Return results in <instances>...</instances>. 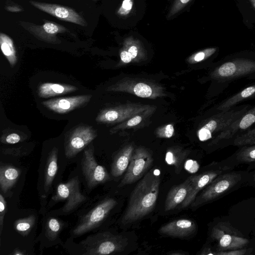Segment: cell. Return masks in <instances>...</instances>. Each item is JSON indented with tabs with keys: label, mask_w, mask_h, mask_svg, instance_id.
Segmentation results:
<instances>
[{
	"label": "cell",
	"mask_w": 255,
	"mask_h": 255,
	"mask_svg": "<svg viewBox=\"0 0 255 255\" xmlns=\"http://www.w3.org/2000/svg\"><path fill=\"white\" fill-rule=\"evenodd\" d=\"M213 94H222L237 80H255V54L241 53L228 56L215 64L210 74Z\"/></svg>",
	"instance_id": "obj_1"
},
{
	"label": "cell",
	"mask_w": 255,
	"mask_h": 255,
	"mask_svg": "<svg viewBox=\"0 0 255 255\" xmlns=\"http://www.w3.org/2000/svg\"><path fill=\"white\" fill-rule=\"evenodd\" d=\"M160 181L158 170L153 168L145 174L130 195L122 218L123 224L138 221L153 210L157 201Z\"/></svg>",
	"instance_id": "obj_2"
},
{
	"label": "cell",
	"mask_w": 255,
	"mask_h": 255,
	"mask_svg": "<svg viewBox=\"0 0 255 255\" xmlns=\"http://www.w3.org/2000/svg\"><path fill=\"white\" fill-rule=\"evenodd\" d=\"M249 171H235L225 172L212 181L204 188L191 203L196 207L215 201L246 184Z\"/></svg>",
	"instance_id": "obj_3"
},
{
	"label": "cell",
	"mask_w": 255,
	"mask_h": 255,
	"mask_svg": "<svg viewBox=\"0 0 255 255\" xmlns=\"http://www.w3.org/2000/svg\"><path fill=\"white\" fill-rule=\"evenodd\" d=\"M252 106L247 104L239 105L228 110L214 113L198 130L199 140L205 141L213 139Z\"/></svg>",
	"instance_id": "obj_4"
},
{
	"label": "cell",
	"mask_w": 255,
	"mask_h": 255,
	"mask_svg": "<svg viewBox=\"0 0 255 255\" xmlns=\"http://www.w3.org/2000/svg\"><path fill=\"white\" fill-rule=\"evenodd\" d=\"M80 243L85 251L83 254L88 255L116 254L123 251L127 245L125 238L109 232L91 235Z\"/></svg>",
	"instance_id": "obj_5"
},
{
	"label": "cell",
	"mask_w": 255,
	"mask_h": 255,
	"mask_svg": "<svg viewBox=\"0 0 255 255\" xmlns=\"http://www.w3.org/2000/svg\"><path fill=\"white\" fill-rule=\"evenodd\" d=\"M255 125V105L211 140L209 146L213 150L232 145L235 138Z\"/></svg>",
	"instance_id": "obj_6"
},
{
	"label": "cell",
	"mask_w": 255,
	"mask_h": 255,
	"mask_svg": "<svg viewBox=\"0 0 255 255\" xmlns=\"http://www.w3.org/2000/svg\"><path fill=\"white\" fill-rule=\"evenodd\" d=\"M211 239L217 243L216 252L246 248L249 241L229 223L220 222L212 229Z\"/></svg>",
	"instance_id": "obj_7"
},
{
	"label": "cell",
	"mask_w": 255,
	"mask_h": 255,
	"mask_svg": "<svg viewBox=\"0 0 255 255\" xmlns=\"http://www.w3.org/2000/svg\"><path fill=\"white\" fill-rule=\"evenodd\" d=\"M117 202L112 198L103 200L88 213L83 216L73 229L74 236H80L96 228L104 221Z\"/></svg>",
	"instance_id": "obj_8"
},
{
	"label": "cell",
	"mask_w": 255,
	"mask_h": 255,
	"mask_svg": "<svg viewBox=\"0 0 255 255\" xmlns=\"http://www.w3.org/2000/svg\"><path fill=\"white\" fill-rule=\"evenodd\" d=\"M52 199L55 201H66L61 212L67 214L74 211L84 202L87 200V197L82 194L79 179L76 176L65 183L60 184Z\"/></svg>",
	"instance_id": "obj_9"
},
{
	"label": "cell",
	"mask_w": 255,
	"mask_h": 255,
	"mask_svg": "<svg viewBox=\"0 0 255 255\" xmlns=\"http://www.w3.org/2000/svg\"><path fill=\"white\" fill-rule=\"evenodd\" d=\"M81 166L87 186L90 189L110 179V176L106 168L97 162L94 155L93 146L85 150Z\"/></svg>",
	"instance_id": "obj_10"
},
{
	"label": "cell",
	"mask_w": 255,
	"mask_h": 255,
	"mask_svg": "<svg viewBox=\"0 0 255 255\" xmlns=\"http://www.w3.org/2000/svg\"><path fill=\"white\" fill-rule=\"evenodd\" d=\"M97 136L94 128L89 125H80L70 132L66 139L65 154L70 158L76 156Z\"/></svg>",
	"instance_id": "obj_11"
},
{
	"label": "cell",
	"mask_w": 255,
	"mask_h": 255,
	"mask_svg": "<svg viewBox=\"0 0 255 255\" xmlns=\"http://www.w3.org/2000/svg\"><path fill=\"white\" fill-rule=\"evenodd\" d=\"M153 159L148 152L141 149L132 154L128 166L119 187L132 184L140 179L149 168Z\"/></svg>",
	"instance_id": "obj_12"
},
{
	"label": "cell",
	"mask_w": 255,
	"mask_h": 255,
	"mask_svg": "<svg viewBox=\"0 0 255 255\" xmlns=\"http://www.w3.org/2000/svg\"><path fill=\"white\" fill-rule=\"evenodd\" d=\"M19 24L37 39L51 44L60 43L57 34L68 31L65 26L53 21H47L42 25L20 21Z\"/></svg>",
	"instance_id": "obj_13"
},
{
	"label": "cell",
	"mask_w": 255,
	"mask_h": 255,
	"mask_svg": "<svg viewBox=\"0 0 255 255\" xmlns=\"http://www.w3.org/2000/svg\"><path fill=\"white\" fill-rule=\"evenodd\" d=\"M29 3L35 8L51 15L61 20L71 22L82 26L88 24L85 19L74 9L55 3L30 0Z\"/></svg>",
	"instance_id": "obj_14"
},
{
	"label": "cell",
	"mask_w": 255,
	"mask_h": 255,
	"mask_svg": "<svg viewBox=\"0 0 255 255\" xmlns=\"http://www.w3.org/2000/svg\"><path fill=\"white\" fill-rule=\"evenodd\" d=\"M92 97L91 95H84L61 97L43 101L42 104L55 113L64 114L85 106Z\"/></svg>",
	"instance_id": "obj_15"
},
{
	"label": "cell",
	"mask_w": 255,
	"mask_h": 255,
	"mask_svg": "<svg viewBox=\"0 0 255 255\" xmlns=\"http://www.w3.org/2000/svg\"><path fill=\"white\" fill-rule=\"evenodd\" d=\"M196 230V225L192 220L181 219L172 221L162 226L158 233L165 236L184 238L193 234Z\"/></svg>",
	"instance_id": "obj_16"
},
{
	"label": "cell",
	"mask_w": 255,
	"mask_h": 255,
	"mask_svg": "<svg viewBox=\"0 0 255 255\" xmlns=\"http://www.w3.org/2000/svg\"><path fill=\"white\" fill-rule=\"evenodd\" d=\"M255 99V82L222 100L215 106L213 111L214 113L226 111L241 103Z\"/></svg>",
	"instance_id": "obj_17"
},
{
	"label": "cell",
	"mask_w": 255,
	"mask_h": 255,
	"mask_svg": "<svg viewBox=\"0 0 255 255\" xmlns=\"http://www.w3.org/2000/svg\"><path fill=\"white\" fill-rule=\"evenodd\" d=\"M191 185V181L189 177L183 182L172 187L168 192L164 205L165 211H169L175 208L182 203L188 195Z\"/></svg>",
	"instance_id": "obj_18"
},
{
	"label": "cell",
	"mask_w": 255,
	"mask_h": 255,
	"mask_svg": "<svg viewBox=\"0 0 255 255\" xmlns=\"http://www.w3.org/2000/svg\"><path fill=\"white\" fill-rule=\"evenodd\" d=\"M78 90V88L73 85L46 82L39 86L38 95L42 98H48L66 94Z\"/></svg>",
	"instance_id": "obj_19"
},
{
	"label": "cell",
	"mask_w": 255,
	"mask_h": 255,
	"mask_svg": "<svg viewBox=\"0 0 255 255\" xmlns=\"http://www.w3.org/2000/svg\"><path fill=\"white\" fill-rule=\"evenodd\" d=\"M21 174L19 168L8 165L0 167V187L5 193L11 189L17 182Z\"/></svg>",
	"instance_id": "obj_20"
},
{
	"label": "cell",
	"mask_w": 255,
	"mask_h": 255,
	"mask_svg": "<svg viewBox=\"0 0 255 255\" xmlns=\"http://www.w3.org/2000/svg\"><path fill=\"white\" fill-rule=\"evenodd\" d=\"M58 148L54 147L47 157L44 177V187L46 192L49 191L58 169Z\"/></svg>",
	"instance_id": "obj_21"
},
{
	"label": "cell",
	"mask_w": 255,
	"mask_h": 255,
	"mask_svg": "<svg viewBox=\"0 0 255 255\" xmlns=\"http://www.w3.org/2000/svg\"><path fill=\"white\" fill-rule=\"evenodd\" d=\"M132 154V148L127 147L114 159L111 166V174L115 177L121 176L127 169Z\"/></svg>",
	"instance_id": "obj_22"
},
{
	"label": "cell",
	"mask_w": 255,
	"mask_h": 255,
	"mask_svg": "<svg viewBox=\"0 0 255 255\" xmlns=\"http://www.w3.org/2000/svg\"><path fill=\"white\" fill-rule=\"evenodd\" d=\"M232 155L238 165L249 164L248 171L255 166V144L239 146Z\"/></svg>",
	"instance_id": "obj_23"
},
{
	"label": "cell",
	"mask_w": 255,
	"mask_h": 255,
	"mask_svg": "<svg viewBox=\"0 0 255 255\" xmlns=\"http://www.w3.org/2000/svg\"><path fill=\"white\" fill-rule=\"evenodd\" d=\"M0 45L2 54L6 58L10 66L13 67L17 62V58L12 39L7 35L1 32Z\"/></svg>",
	"instance_id": "obj_24"
},
{
	"label": "cell",
	"mask_w": 255,
	"mask_h": 255,
	"mask_svg": "<svg viewBox=\"0 0 255 255\" xmlns=\"http://www.w3.org/2000/svg\"><path fill=\"white\" fill-rule=\"evenodd\" d=\"M36 221L35 216L31 215L29 216L19 219L14 223L15 231L23 236H26L30 232Z\"/></svg>",
	"instance_id": "obj_25"
},
{
	"label": "cell",
	"mask_w": 255,
	"mask_h": 255,
	"mask_svg": "<svg viewBox=\"0 0 255 255\" xmlns=\"http://www.w3.org/2000/svg\"><path fill=\"white\" fill-rule=\"evenodd\" d=\"M255 144V125L248 130L237 136L232 146H241Z\"/></svg>",
	"instance_id": "obj_26"
},
{
	"label": "cell",
	"mask_w": 255,
	"mask_h": 255,
	"mask_svg": "<svg viewBox=\"0 0 255 255\" xmlns=\"http://www.w3.org/2000/svg\"><path fill=\"white\" fill-rule=\"evenodd\" d=\"M46 234L50 239H55L62 229V224L55 218H49L46 223Z\"/></svg>",
	"instance_id": "obj_27"
},
{
	"label": "cell",
	"mask_w": 255,
	"mask_h": 255,
	"mask_svg": "<svg viewBox=\"0 0 255 255\" xmlns=\"http://www.w3.org/2000/svg\"><path fill=\"white\" fill-rule=\"evenodd\" d=\"M185 158V156L182 154L177 155L171 151H168L166 153L165 161L168 164L173 165L175 172L179 174L182 169Z\"/></svg>",
	"instance_id": "obj_28"
},
{
	"label": "cell",
	"mask_w": 255,
	"mask_h": 255,
	"mask_svg": "<svg viewBox=\"0 0 255 255\" xmlns=\"http://www.w3.org/2000/svg\"><path fill=\"white\" fill-rule=\"evenodd\" d=\"M133 91L136 96L141 98L149 97L152 94V89L150 87L142 83L136 84L133 88Z\"/></svg>",
	"instance_id": "obj_29"
},
{
	"label": "cell",
	"mask_w": 255,
	"mask_h": 255,
	"mask_svg": "<svg viewBox=\"0 0 255 255\" xmlns=\"http://www.w3.org/2000/svg\"><path fill=\"white\" fill-rule=\"evenodd\" d=\"M252 248H242L233 250L216 252L215 255H247L252 253Z\"/></svg>",
	"instance_id": "obj_30"
},
{
	"label": "cell",
	"mask_w": 255,
	"mask_h": 255,
	"mask_svg": "<svg viewBox=\"0 0 255 255\" xmlns=\"http://www.w3.org/2000/svg\"><path fill=\"white\" fill-rule=\"evenodd\" d=\"M23 138L17 133H10L5 136H2L1 137V142L6 144H15L21 141Z\"/></svg>",
	"instance_id": "obj_31"
},
{
	"label": "cell",
	"mask_w": 255,
	"mask_h": 255,
	"mask_svg": "<svg viewBox=\"0 0 255 255\" xmlns=\"http://www.w3.org/2000/svg\"><path fill=\"white\" fill-rule=\"evenodd\" d=\"M2 152L14 156H25L28 153L27 150L22 147L3 149Z\"/></svg>",
	"instance_id": "obj_32"
},
{
	"label": "cell",
	"mask_w": 255,
	"mask_h": 255,
	"mask_svg": "<svg viewBox=\"0 0 255 255\" xmlns=\"http://www.w3.org/2000/svg\"><path fill=\"white\" fill-rule=\"evenodd\" d=\"M191 0H176L174 2L168 15L170 17L179 12Z\"/></svg>",
	"instance_id": "obj_33"
},
{
	"label": "cell",
	"mask_w": 255,
	"mask_h": 255,
	"mask_svg": "<svg viewBox=\"0 0 255 255\" xmlns=\"http://www.w3.org/2000/svg\"><path fill=\"white\" fill-rule=\"evenodd\" d=\"M6 209V203L4 197L1 194H0V233H1L4 217Z\"/></svg>",
	"instance_id": "obj_34"
},
{
	"label": "cell",
	"mask_w": 255,
	"mask_h": 255,
	"mask_svg": "<svg viewBox=\"0 0 255 255\" xmlns=\"http://www.w3.org/2000/svg\"><path fill=\"white\" fill-rule=\"evenodd\" d=\"M251 170L252 171H249L248 178L246 185L255 187V166Z\"/></svg>",
	"instance_id": "obj_35"
},
{
	"label": "cell",
	"mask_w": 255,
	"mask_h": 255,
	"mask_svg": "<svg viewBox=\"0 0 255 255\" xmlns=\"http://www.w3.org/2000/svg\"><path fill=\"white\" fill-rule=\"evenodd\" d=\"M4 8L6 10L12 12H19L23 10L21 6L16 4L6 5Z\"/></svg>",
	"instance_id": "obj_36"
},
{
	"label": "cell",
	"mask_w": 255,
	"mask_h": 255,
	"mask_svg": "<svg viewBox=\"0 0 255 255\" xmlns=\"http://www.w3.org/2000/svg\"><path fill=\"white\" fill-rule=\"evenodd\" d=\"M121 58L123 62L129 63L131 61L132 57L128 52L123 51L121 53Z\"/></svg>",
	"instance_id": "obj_37"
},
{
	"label": "cell",
	"mask_w": 255,
	"mask_h": 255,
	"mask_svg": "<svg viewBox=\"0 0 255 255\" xmlns=\"http://www.w3.org/2000/svg\"><path fill=\"white\" fill-rule=\"evenodd\" d=\"M142 119L140 116H135L134 118L130 119L128 122V125L130 127L138 125L141 121Z\"/></svg>",
	"instance_id": "obj_38"
},
{
	"label": "cell",
	"mask_w": 255,
	"mask_h": 255,
	"mask_svg": "<svg viewBox=\"0 0 255 255\" xmlns=\"http://www.w3.org/2000/svg\"><path fill=\"white\" fill-rule=\"evenodd\" d=\"M174 132V128L171 125H168L166 126L164 131V135L167 138L171 137Z\"/></svg>",
	"instance_id": "obj_39"
},
{
	"label": "cell",
	"mask_w": 255,
	"mask_h": 255,
	"mask_svg": "<svg viewBox=\"0 0 255 255\" xmlns=\"http://www.w3.org/2000/svg\"><path fill=\"white\" fill-rule=\"evenodd\" d=\"M132 6V2L131 0H124L123 2L122 7L123 9L129 11Z\"/></svg>",
	"instance_id": "obj_40"
},
{
	"label": "cell",
	"mask_w": 255,
	"mask_h": 255,
	"mask_svg": "<svg viewBox=\"0 0 255 255\" xmlns=\"http://www.w3.org/2000/svg\"><path fill=\"white\" fill-rule=\"evenodd\" d=\"M128 52L131 55L132 59L134 58L137 54V48L135 46H131L129 48Z\"/></svg>",
	"instance_id": "obj_41"
},
{
	"label": "cell",
	"mask_w": 255,
	"mask_h": 255,
	"mask_svg": "<svg viewBox=\"0 0 255 255\" xmlns=\"http://www.w3.org/2000/svg\"><path fill=\"white\" fill-rule=\"evenodd\" d=\"M25 254V253L23 251L18 250L17 249L13 251V253H12V255H23Z\"/></svg>",
	"instance_id": "obj_42"
},
{
	"label": "cell",
	"mask_w": 255,
	"mask_h": 255,
	"mask_svg": "<svg viewBox=\"0 0 255 255\" xmlns=\"http://www.w3.org/2000/svg\"><path fill=\"white\" fill-rule=\"evenodd\" d=\"M252 5L255 9V0H249Z\"/></svg>",
	"instance_id": "obj_43"
},
{
	"label": "cell",
	"mask_w": 255,
	"mask_h": 255,
	"mask_svg": "<svg viewBox=\"0 0 255 255\" xmlns=\"http://www.w3.org/2000/svg\"><path fill=\"white\" fill-rule=\"evenodd\" d=\"M93 0V1H97V0Z\"/></svg>",
	"instance_id": "obj_44"
}]
</instances>
